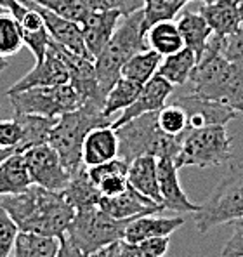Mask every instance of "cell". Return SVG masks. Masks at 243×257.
<instances>
[{
    "label": "cell",
    "mask_w": 243,
    "mask_h": 257,
    "mask_svg": "<svg viewBox=\"0 0 243 257\" xmlns=\"http://www.w3.org/2000/svg\"><path fill=\"white\" fill-rule=\"evenodd\" d=\"M90 257H124V255H122L120 245H118V241H116V243H111V245H108V247L90 254Z\"/></svg>",
    "instance_id": "7bdbcfd3"
},
{
    "label": "cell",
    "mask_w": 243,
    "mask_h": 257,
    "mask_svg": "<svg viewBox=\"0 0 243 257\" xmlns=\"http://www.w3.org/2000/svg\"><path fill=\"white\" fill-rule=\"evenodd\" d=\"M172 94H174V85L169 84V82H167L165 78H162L160 75L155 73L153 77L141 87V92L138 94L134 103L129 104L125 109H122L120 115L116 116V118H113L111 127L116 128L139 115L158 111L160 108L165 106L167 99L172 97Z\"/></svg>",
    "instance_id": "8fae6325"
},
{
    "label": "cell",
    "mask_w": 243,
    "mask_h": 257,
    "mask_svg": "<svg viewBox=\"0 0 243 257\" xmlns=\"http://www.w3.org/2000/svg\"><path fill=\"white\" fill-rule=\"evenodd\" d=\"M23 158H25L30 179L37 186L61 193L70 183L71 174L66 171L56 150L47 143L23 151Z\"/></svg>",
    "instance_id": "30bf717a"
},
{
    "label": "cell",
    "mask_w": 243,
    "mask_h": 257,
    "mask_svg": "<svg viewBox=\"0 0 243 257\" xmlns=\"http://www.w3.org/2000/svg\"><path fill=\"white\" fill-rule=\"evenodd\" d=\"M14 113H33L51 118L73 111L83 103L82 96L73 85L68 82L54 87H32L20 92L7 94Z\"/></svg>",
    "instance_id": "9c48e42d"
},
{
    "label": "cell",
    "mask_w": 243,
    "mask_h": 257,
    "mask_svg": "<svg viewBox=\"0 0 243 257\" xmlns=\"http://www.w3.org/2000/svg\"><path fill=\"white\" fill-rule=\"evenodd\" d=\"M20 2L25 4V6H28V7H32V9H35L37 13L40 14L42 20H44V23H45V28H47V32H49V37H51L54 42L61 44L64 49L75 52V54L92 59L89 52H87L85 44H83L82 28H80L78 23L64 20V18L51 13L49 9H45V7L39 6V4L33 2V0H20Z\"/></svg>",
    "instance_id": "7c38bea8"
},
{
    "label": "cell",
    "mask_w": 243,
    "mask_h": 257,
    "mask_svg": "<svg viewBox=\"0 0 243 257\" xmlns=\"http://www.w3.org/2000/svg\"><path fill=\"white\" fill-rule=\"evenodd\" d=\"M70 82V71H68L66 64L63 59L56 54V51L47 45V52L42 63H37L21 80H18L16 84L7 90V94L11 92H20V90L32 89V87H54V85H63Z\"/></svg>",
    "instance_id": "9a60e30c"
},
{
    "label": "cell",
    "mask_w": 243,
    "mask_h": 257,
    "mask_svg": "<svg viewBox=\"0 0 243 257\" xmlns=\"http://www.w3.org/2000/svg\"><path fill=\"white\" fill-rule=\"evenodd\" d=\"M120 20L122 14L116 11H90L87 20L80 25L83 44H85L87 52L92 59L99 54L102 47L111 39Z\"/></svg>",
    "instance_id": "e0dca14e"
},
{
    "label": "cell",
    "mask_w": 243,
    "mask_h": 257,
    "mask_svg": "<svg viewBox=\"0 0 243 257\" xmlns=\"http://www.w3.org/2000/svg\"><path fill=\"white\" fill-rule=\"evenodd\" d=\"M238 6H240L238 0H214L210 4H203L198 13L208 23L212 35L222 39L238 32V28L241 26Z\"/></svg>",
    "instance_id": "44dd1931"
},
{
    "label": "cell",
    "mask_w": 243,
    "mask_h": 257,
    "mask_svg": "<svg viewBox=\"0 0 243 257\" xmlns=\"http://www.w3.org/2000/svg\"><path fill=\"white\" fill-rule=\"evenodd\" d=\"M28 169H26L23 153H11L0 162V196L18 195L30 186Z\"/></svg>",
    "instance_id": "d4e9b609"
},
{
    "label": "cell",
    "mask_w": 243,
    "mask_h": 257,
    "mask_svg": "<svg viewBox=\"0 0 243 257\" xmlns=\"http://www.w3.org/2000/svg\"><path fill=\"white\" fill-rule=\"evenodd\" d=\"M58 248V236H45L20 231L11 257H56Z\"/></svg>",
    "instance_id": "83f0119b"
},
{
    "label": "cell",
    "mask_w": 243,
    "mask_h": 257,
    "mask_svg": "<svg viewBox=\"0 0 243 257\" xmlns=\"http://www.w3.org/2000/svg\"><path fill=\"white\" fill-rule=\"evenodd\" d=\"M21 28L11 13L0 14V58H11L23 47Z\"/></svg>",
    "instance_id": "d6a6232c"
},
{
    "label": "cell",
    "mask_w": 243,
    "mask_h": 257,
    "mask_svg": "<svg viewBox=\"0 0 243 257\" xmlns=\"http://www.w3.org/2000/svg\"><path fill=\"white\" fill-rule=\"evenodd\" d=\"M118 157V138L111 125L94 127L87 132L82 143V164L83 167L104 164Z\"/></svg>",
    "instance_id": "ac0fdd59"
},
{
    "label": "cell",
    "mask_w": 243,
    "mask_h": 257,
    "mask_svg": "<svg viewBox=\"0 0 243 257\" xmlns=\"http://www.w3.org/2000/svg\"><path fill=\"white\" fill-rule=\"evenodd\" d=\"M189 96L214 101L243 113V75L219 52L217 42L212 37L207 49L198 58L188 82Z\"/></svg>",
    "instance_id": "7a4b0ae2"
},
{
    "label": "cell",
    "mask_w": 243,
    "mask_h": 257,
    "mask_svg": "<svg viewBox=\"0 0 243 257\" xmlns=\"http://www.w3.org/2000/svg\"><path fill=\"white\" fill-rule=\"evenodd\" d=\"M63 196L66 198V202L77 209H83V207H92L97 205L101 200V193L97 191V188L92 184V181L87 176V167L78 169L77 172H73L70 176V183L64 188Z\"/></svg>",
    "instance_id": "4316f807"
},
{
    "label": "cell",
    "mask_w": 243,
    "mask_h": 257,
    "mask_svg": "<svg viewBox=\"0 0 243 257\" xmlns=\"http://www.w3.org/2000/svg\"><path fill=\"white\" fill-rule=\"evenodd\" d=\"M188 2L193 0H144L143 32L146 33L157 23L172 21Z\"/></svg>",
    "instance_id": "1f68e13d"
},
{
    "label": "cell",
    "mask_w": 243,
    "mask_h": 257,
    "mask_svg": "<svg viewBox=\"0 0 243 257\" xmlns=\"http://www.w3.org/2000/svg\"><path fill=\"white\" fill-rule=\"evenodd\" d=\"M115 132L118 138V157L125 162L143 155H151L155 158H176L179 151L181 136L174 138L162 132L157 123V111L136 116L116 127Z\"/></svg>",
    "instance_id": "5b68a950"
},
{
    "label": "cell",
    "mask_w": 243,
    "mask_h": 257,
    "mask_svg": "<svg viewBox=\"0 0 243 257\" xmlns=\"http://www.w3.org/2000/svg\"><path fill=\"white\" fill-rule=\"evenodd\" d=\"M146 42L150 45V49L157 51L162 58L174 54V52L184 47L177 25L172 21H162L151 26L146 32Z\"/></svg>",
    "instance_id": "f1b7e54d"
},
{
    "label": "cell",
    "mask_w": 243,
    "mask_h": 257,
    "mask_svg": "<svg viewBox=\"0 0 243 257\" xmlns=\"http://www.w3.org/2000/svg\"><path fill=\"white\" fill-rule=\"evenodd\" d=\"M18 233H20V229H18L16 222L0 207V257H11Z\"/></svg>",
    "instance_id": "f35d334b"
},
{
    "label": "cell",
    "mask_w": 243,
    "mask_h": 257,
    "mask_svg": "<svg viewBox=\"0 0 243 257\" xmlns=\"http://www.w3.org/2000/svg\"><path fill=\"white\" fill-rule=\"evenodd\" d=\"M238 257H243V255H238Z\"/></svg>",
    "instance_id": "f5cc1de1"
},
{
    "label": "cell",
    "mask_w": 243,
    "mask_h": 257,
    "mask_svg": "<svg viewBox=\"0 0 243 257\" xmlns=\"http://www.w3.org/2000/svg\"><path fill=\"white\" fill-rule=\"evenodd\" d=\"M238 2H243V0H238Z\"/></svg>",
    "instance_id": "816d5d0a"
},
{
    "label": "cell",
    "mask_w": 243,
    "mask_h": 257,
    "mask_svg": "<svg viewBox=\"0 0 243 257\" xmlns=\"http://www.w3.org/2000/svg\"><path fill=\"white\" fill-rule=\"evenodd\" d=\"M231 226H233L234 233H243V219H238V221H233L229 222Z\"/></svg>",
    "instance_id": "ee69618b"
},
{
    "label": "cell",
    "mask_w": 243,
    "mask_h": 257,
    "mask_svg": "<svg viewBox=\"0 0 243 257\" xmlns=\"http://www.w3.org/2000/svg\"><path fill=\"white\" fill-rule=\"evenodd\" d=\"M56 257H90V255L80 250L75 243H71L66 235H61L59 248H58V252H56Z\"/></svg>",
    "instance_id": "60d3db41"
},
{
    "label": "cell",
    "mask_w": 243,
    "mask_h": 257,
    "mask_svg": "<svg viewBox=\"0 0 243 257\" xmlns=\"http://www.w3.org/2000/svg\"><path fill=\"white\" fill-rule=\"evenodd\" d=\"M243 219V165H231L229 172L219 181L195 212V224L198 233H208L212 228L229 224Z\"/></svg>",
    "instance_id": "52a82bcc"
},
{
    "label": "cell",
    "mask_w": 243,
    "mask_h": 257,
    "mask_svg": "<svg viewBox=\"0 0 243 257\" xmlns=\"http://www.w3.org/2000/svg\"><path fill=\"white\" fill-rule=\"evenodd\" d=\"M141 84L132 82L125 77H118V80L115 82V85L109 89V92L106 94L104 106H102V113L109 118H113V115L120 113L122 109H125L129 104L134 103V99L138 97V94L141 92Z\"/></svg>",
    "instance_id": "4dcf8cb0"
},
{
    "label": "cell",
    "mask_w": 243,
    "mask_h": 257,
    "mask_svg": "<svg viewBox=\"0 0 243 257\" xmlns=\"http://www.w3.org/2000/svg\"><path fill=\"white\" fill-rule=\"evenodd\" d=\"M2 13H9V11H7V9H4V7L0 6V14H2Z\"/></svg>",
    "instance_id": "c3c4849f"
},
{
    "label": "cell",
    "mask_w": 243,
    "mask_h": 257,
    "mask_svg": "<svg viewBox=\"0 0 243 257\" xmlns=\"http://www.w3.org/2000/svg\"><path fill=\"white\" fill-rule=\"evenodd\" d=\"M97 207L115 219H136L144 214L163 212V205L153 202V200H150L148 196L141 195V193H138L131 184L120 195L101 196Z\"/></svg>",
    "instance_id": "2e32d148"
},
{
    "label": "cell",
    "mask_w": 243,
    "mask_h": 257,
    "mask_svg": "<svg viewBox=\"0 0 243 257\" xmlns=\"http://www.w3.org/2000/svg\"><path fill=\"white\" fill-rule=\"evenodd\" d=\"M90 11H116L122 16L141 11L144 0H82Z\"/></svg>",
    "instance_id": "74e56055"
},
{
    "label": "cell",
    "mask_w": 243,
    "mask_h": 257,
    "mask_svg": "<svg viewBox=\"0 0 243 257\" xmlns=\"http://www.w3.org/2000/svg\"><path fill=\"white\" fill-rule=\"evenodd\" d=\"M0 207L13 217L18 229L45 236H61L75 215L63 193L30 184L18 195L0 196Z\"/></svg>",
    "instance_id": "6da1fadb"
},
{
    "label": "cell",
    "mask_w": 243,
    "mask_h": 257,
    "mask_svg": "<svg viewBox=\"0 0 243 257\" xmlns=\"http://www.w3.org/2000/svg\"><path fill=\"white\" fill-rule=\"evenodd\" d=\"M127 183L138 193L148 196L162 205V195L158 188V169L157 158L151 155H143L129 162Z\"/></svg>",
    "instance_id": "7402d4cb"
},
{
    "label": "cell",
    "mask_w": 243,
    "mask_h": 257,
    "mask_svg": "<svg viewBox=\"0 0 243 257\" xmlns=\"http://www.w3.org/2000/svg\"><path fill=\"white\" fill-rule=\"evenodd\" d=\"M184 226V217L174 215V217H163L157 214H144L132 219L127 224L124 233V241L138 243L157 236H170L177 229Z\"/></svg>",
    "instance_id": "d6986e66"
},
{
    "label": "cell",
    "mask_w": 243,
    "mask_h": 257,
    "mask_svg": "<svg viewBox=\"0 0 243 257\" xmlns=\"http://www.w3.org/2000/svg\"><path fill=\"white\" fill-rule=\"evenodd\" d=\"M9 2L11 0H0V6H2L4 9H7V7H9Z\"/></svg>",
    "instance_id": "bcb514c9"
},
{
    "label": "cell",
    "mask_w": 243,
    "mask_h": 257,
    "mask_svg": "<svg viewBox=\"0 0 243 257\" xmlns=\"http://www.w3.org/2000/svg\"><path fill=\"white\" fill-rule=\"evenodd\" d=\"M21 141V125L16 118L0 120V146L4 150H16Z\"/></svg>",
    "instance_id": "ab89813d"
},
{
    "label": "cell",
    "mask_w": 243,
    "mask_h": 257,
    "mask_svg": "<svg viewBox=\"0 0 243 257\" xmlns=\"http://www.w3.org/2000/svg\"><path fill=\"white\" fill-rule=\"evenodd\" d=\"M196 56L191 49L182 47L177 52L170 56H165L162 59L160 66L157 70V75H160L162 78H165L169 84H172L174 87H184V84L188 82L189 75H191L193 68L196 64Z\"/></svg>",
    "instance_id": "484cf974"
},
{
    "label": "cell",
    "mask_w": 243,
    "mask_h": 257,
    "mask_svg": "<svg viewBox=\"0 0 243 257\" xmlns=\"http://www.w3.org/2000/svg\"><path fill=\"white\" fill-rule=\"evenodd\" d=\"M14 118L21 125V141L16 146L18 153H23L33 146L45 145L49 139V132L58 120L44 115H33V113H14Z\"/></svg>",
    "instance_id": "cb8c5ba5"
},
{
    "label": "cell",
    "mask_w": 243,
    "mask_h": 257,
    "mask_svg": "<svg viewBox=\"0 0 243 257\" xmlns=\"http://www.w3.org/2000/svg\"><path fill=\"white\" fill-rule=\"evenodd\" d=\"M202 2H205V4H210V2H214V0H202Z\"/></svg>",
    "instance_id": "681fc988"
},
{
    "label": "cell",
    "mask_w": 243,
    "mask_h": 257,
    "mask_svg": "<svg viewBox=\"0 0 243 257\" xmlns=\"http://www.w3.org/2000/svg\"><path fill=\"white\" fill-rule=\"evenodd\" d=\"M157 123L160 131L165 132L167 136L179 138L188 128V116H186V111L181 104L170 103L157 111Z\"/></svg>",
    "instance_id": "e575fe53"
},
{
    "label": "cell",
    "mask_w": 243,
    "mask_h": 257,
    "mask_svg": "<svg viewBox=\"0 0 243 257\" xmlns=\"http://www.w3.org/2000/svg\"><path fill=\"white\" fill-rule=\"evenodd\" d=\"M177 30H179L184 47L191 49L195 52L196 59L203 54L207 49V44L212 37V30L205 18L200 13H193V11H184L179 16V21L176 23Z\"/></svg>",
    "instance_id": "603a6c76"
},
{
    "label": "cell",
    "mask_w": 243,
    "mask_h": 257,
    "mask_svg": "<svg viewBox=\"0 0 243 257\" xmlns=\"http://www.w3.org/2000/svg\"><path fill=\"white\" fill-rule=\"evenodd\" d=\"M118 245L124 257H165L169 252L170 236L148 238V240L138 241V243H129V241L120 240Z\"/></svg>",
    "instance_id": "836d02e7"
},
{
    "label": "cell",
    "mask_w": 243,
    "mask_h": 257,
    "mask_svg": "<svg viewBox=\"0 0 243 257\" xmlns=\"http://www.w3.org/2000/svg\"><path fill=\"white\" fill-rule=\"evenodd\" d=\"M2 151H4V148H2V146H0V153H2Z\"/></svg>",
    "instance_id": "f907efd6"
},
{
    "label": "cell",
    "mask_w": 243,
    "mask_h": 257,
    "mask_svg": "<svg viewBox=\"0 0 243 257\" xmlns=\"http://www.w3.org/2000/svg\"><path fill=\"white\" fill-rule=\"evenodd\" d=\"M157 169H158V188H160L163 210L195 214L198 210V205L193 203L186 196L184 190L181 188L179 169H177L174 158L169 157L157 158Z\"/></svg>",
    "instance_id": "4fadbf2b"
},
{
    "label": "cell",
    "mask_w": 243,
    "mask_h": 257,
    "mask_svg": "<svg viewBox=\"0 0 243 257\" xmlns=\"http://www.w3.org/2000/svg\"><path fill=\"white\" fill-rule=\"evenodd\" d=\"M11 153H18V151H16V150H4L2 153H0V162H2L6 157H9Z\"/></svg>",
    "instance_id": "f6af8a7d"
},
{
    "label": "cell",
    "mask_w": 243,
    "mask_h": 257,
    "mask_svg": "<svg viewBox=\"0 0 243 257\" xmlns=\"http://www.w3.org/2000/svg\"><path fill=\"white\" fill-rule=\"evenodd\" d=\"M238 9H240V21H241V25H243V2H240Z\"/></svg>",
    "instance_id": "7dc6e473"
},
{
    "label": "cell",
    "mask_w": 243,
    "mask_h": 257,
    "mask_svg": "<svg viewBox=\"0 0 243 257\" xmlns=\"http://www.w3.org/2000/svg\"><path fill=\"white\" fill-rule=\"evenodd\" d=\"M131 221L132 219L111 217L97 205L83 207L75 210L64 235L71 243L90 255L108 245L124 240L125 228Z\"/></svg>",
    "instance_id": "ba28073f"
},
{
    "label": "cell",
    "mask_w": 243,
    "mask_h": 257,
    "mask_svg": "<svg viewBox=\"0 0 243 257\" xmlns=\"http://www.w3.org/2000/svg\"><path fill=\"white\" fill-rule=\"evenodd\" d=\"M127 171L129 162L116 157L104 164L87 167V176L101 193V196H115L127 190Z\"/></svg>",
    "instance_id": "ffe728a7"
},
{
    "label": "cell",
    "mask_w": 243,
    "mask_h": 257,
    "mask_svg": "<svg viewBox=\"0 0 243 257\" xmlns=\"http://www.w3.org/2000/svg\"><path fill=\"white\" fill-rule=\"evenodd\" d=\"M214 39L217 42L219 52L243 75V25L238 28V32L231 35L222 37V39L214 37Z\"/></svg>",
    "instance_id": "8d00e7d4"
},
{
    "label": "cell",
    "mask_w": 243,
    "mask_h": 257,
    "mask_svg": "<svg viewBox=\"0 0 243 257\" xmlns=\"http://www.w3.org/2000/svg\"><path fill=\"white\" fill-rule=\"evenodd\" d=\"M113 118L102 113V104L83 101L73 111L63 113L49 132L47 145L56 150L61 162L70 174L82 167V143L87 132L94 127L111 125Z\"/></svg>",
    "instance_id": "3957f363"
},
{
    "label": "cell",
    "mask_w": 243,
    "mask_h": 257,
    "mask_svg": "<svg viewBox=\"0 0 243 257\" xmlns=\"http://www.w3.org/2000/svg\"><path fill=\"white\" fill-rule=\"evenodd\" d=\"M148 49L146 33L143 32V9L122 16L118 26L113 32L111 39L102 47V51L94 58L97 87L102 97L109 92L115 82L118 80L122 66L136 54Z\"/></svg>",
    "instance_id": "277c9868"
},
{
    "label": "cell",
    "mask_w": 243,
    "mask_h": 257,
    "mask_svg": "<svg viewBox=\"0 0 243 257\" xmlns=\"http://www.w3.org/2000/svg\"><path fill=\"white\" fill-rule=\"evenodd\" d=\"M162 56L153 49H144L141 52H136L127 63L122 66L120 75L132 82L144 85L155 73L162 63Z\"/></svg>",
    "instance_id": "f546056e"
},
{
    "label": "cell",
    "mask_w": 243,
    "mask_h": 257,
    "mask_svg": "<svg viewBox=\"0 0 243 257\" xmlns=\"http://www.w3.org/2000/svg\"><path fill=\"white\" fill-rule=\"evenodd\" d=\"M243 255V233H234L222 247V257Z\"/></svg>",
    "instance_id": "b9f144b4"
},
{
    "label": "cell",
    "mask_w": 243,
    "mask_h": 257,
    "mask_svg": "<svg viewBox=\"0 0 243 257\" xmlns=\"http://www.w3.org/2000/svg\"><path fill=\"white\" fill-rule=\"evenodd\" d=\"M33 2L49 9L51 13L64 18V20L75 21L78 25H82L90 14V9L82 0H33Z\"/></svg>",
    "instance_id": "d590c367"
},
{
    "label": "cell",
    "mask_w": 243,
    "mask_h": 257,
    "mask_svg": "<svg viewBox=\"0 0 243 257\" xmlns=\"http://www.w3.org/2000/svg\"><path fill=\"white\" fill-rule=\"evenodd\" d=\"M174 103L181 104L188 116V128H202L207 125H226L240 113L234 109L224 106V104L214 103V101L200 99V97L189 96V94H179L176 96Z\"/></svg>",
    "instance_id": "5bb4252c"
},
{
    "label": "cell",
    "mask_w": 243,
    "mask_h": 257,
    "mask_svg": "<svg viewBox=\"0 0 243 257\" xmlns=\"http://www.w3.org/2000/svg\"><path fill=\"white\" fill-rule=\"evenodd\" d=\"M231 138L226 125H207L202 128H186L179 139L176 162L182 167H215L231 162Z\"/></svg>",
    "instance_id": "8992f818"
}]
</instances>
